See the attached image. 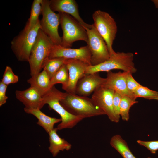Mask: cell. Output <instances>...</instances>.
I'll return each instance as SVG.
<instances>
[{
    "label": "cell",
    "instance_id": "cell-19",
    "mask_svg": "<svg viewBox=\"0 0 158 158\" xmlns=\"http://www.w3.org/2000/svg\"><path fill=\"white\" fill-rule=\"evenodd\" d=\"M31 87L36 89L43 97L51 88L50 79L44 70L27 80Z\"/></svg>",
    "mask_w": 158,
    "mask_h": 158
},
{
    "label": "cell",
    "instance_id": "cell-9",
    "mask_svg": "<svg viewBox=\"0 0 158 158\" xmlns=\"http://www.w3.org/2000/svg\"><path fill=\"white\" fill-rule=\"evenodd\" d=\"M62 97L61 93L54 91L49 93L45 100L46 104H48L49 109L54 110L61 117V121L56 127L58 130L72 128L84 118L82 117L73 115L65 109L60 103Z\"/></svg>",
    "mask_w": 158,
    "mask_h": 158
},
{
    "label": "cell",
    "instance_id": "cell-30",
    "mask_svg": "<svg viewBox=\"0 0 158 158\" xmlns=\"http://www.w3.org/2000/svg\"><path fill=\"white\" fill-rule=\"evenodd\" d=\"M8 86L4 84L1 81L0 82V106L5 104L8 98L6 95Z\"/></svg>",
    "mask_w": 158,
    "mask_h": 158
},
{
    "label": "cell",
    "instance_id": "cell-5",
    "mask_svg": "<svg viewBox=\"0 0 158 158\" xmlns=\"http://www.w3.org/2000/svg\"><path fill=\"white\" fill-rule=\"evenodd\" d=\"M61 27L63 31L61 45L70 47L73 42L79 40L88 41L87 31L74 18L64 13H60Z\"/></svg>",
    "mask_w": 158,
    "mask_h": 158
},
{
    "label": "cell",
    "instance_id": "cell-11",
    "mask_svg": "<svg viewBox=\"0 0 158 158\" xmlns=\"http://www.w3.org/2000/svg\"><path fill=\"white\" fill-rule=\"evenodd\" d=\"M114 92L100 86L94 92L91 99L95 105L107 115L111 122L117 123L119 120L114 113L113 99Z\"/></svg>",
    "mask_w": 158,
    "mask_h": 158
},
{
    "label": "cell",
    "instance_id": "cell-20",
    "mask_svg": "<svg viewBox=\"0 0 158 158\" xmlns=\"http://www.w3.org/2000/svg\"><path fill=\"white\" fill-rule=\"evenodd\" d=\"M110 143L123 158H136L129 149L127 142L120 135L117 134L113 136Z\"/></svg>",
    "mask_w": 158,
    "mask_h": 158
},
{
    "label": "cell",
    "instance_id": "cell-18",
    "mask_svg": "<svg viewBox=\"0 0 158 158\" xmlns=\"http://www.w3.org/2000/svg\"><path fill=\"white\" fill-rule=\"evenodd\" d=\"M58 130L57 128H54L48 133L49 142L48 149L54 157L56 156L61 151L69 150L72 147L70 143L58 135Z\"/></svg>",
    "mask_w": 158,
    "mask_h": 158
},
{
    "label": "cell",
    "instance_id": "cell-28",
    "mask_svg": "<svg viewBox=\"0 0 158 158\" xmlns=\"http://www.w3.org/2000/svg\"><path fill=\"white\" fill-rule=\"evenodd\" d=\"M137 142L140 145L145 147L152 154H155L158 150V140L145 141L138 140Z\"/></svg>",
    "mask_w": 158,
    "mask_h": 158
},
{
    "label": "cell",
    "instance_id": "cell-22",
    "mask_svg": "<svg viewBox=\"0 0 158 158\" xmlns=\"http://www.w3.org/2000/svg\"><path fill=\"white\" fill-rule=\"evenodd\" d=\"M42 0H34L31 6L30 16L25 27L31 28L40 21L39 18L42 12Z\"/></svg>",
    "mask_w": 158,
    "mask_h": 158
},
{
    "label": "cell",
    "instance_id": "cell-13",
    "mask_svg": "<svg viewBox=\"0 0 158 158\" xmlns=\"http://www.w3.org/2000/svg\"><path fill=\"white\" fill-rule=\"evenodd\" d=\"M126 72H107V77L101 86L104 88L113 90L122 96L136 99L134 95L130 93L127 88L126 79Z\"/></svg>",
    "mask_w": 158,
    "mask_h": 158
},
{
    "label": "cell",
    "instance_id": "cell-27",
    "mask_svg": "<svg viewBox=\"0 0 158 158\" xmlns=\"http://www.w3.org/2000/svg\"><path fill=\"white\" fill-rule=\"evenodd\" d=\"M132 74L130 72H126V79L128 90L130 93L134 95V92L141 85L134 79Z\"/></svg>",
    "mask_w": 158,
    "mask_h": 158
},
{
    "label": "cell",
    "instance_id": "cell-14",
    "mask_svg": "<svg viewBox=\"0 0 158 158\" xmlns=\"http://www.w3.org/2000/svg\"><path fill=\"white\" fill-rule=\"evenodd\" d=\"M105 78L101 77L98 73L86 74L78 81L75 93L85 97L89 96L104 83Z\"/></svg>",
    "mask_w": 158,
    "mask_h": 158
},
{
    "label": "cell",
    "instance_id": "cell-17",
    "mask_svg": "<svg viewBox=\"0 0 158 158\" xmlns=\"http://www.w3.org/2000/svg\"><path fill=\"white\" fill-rule=\"evenodd\" d=\"M24 111L31 114L38 119L36 123L41 126L48 134L54 128V125L61 121V118H57L48 116L41 111L40 109H28L25 108Z\"/></svg>",
    "mask_w": 158,
    "mask_h": 158
},
{
    "label": "cell",
    "instance_id": "cell-6",
    "mask_svg": "<svg viewBox=\"0 0 158 158\" xmlns=\"http://www.w3.org/2000/svg\"><path fill=\"white\" fill-rule=\"evenodd\" d=\"M94 26L105 41L110 55L115 51L112 45L117 31L116 23L108 13L100 10L95 11L92 15Z\"/></svg>",
    "mask_w": 158,
    "mask_h": 158
},
{
    "label": "cell",
    "instance_id": "cell-21",
    "mask_svg": "<svg viewBox=\"0 0 158 158\" xmlns=\"http://www.w3.org/2000/svg\"><path fill=\"white\" fill-rule=\"evenodd\" d=\"M65 59L61 58H48L44 62L42 69L46 72L50 79L64 64Z\"/></svg>",
    "mask_w": 158,
    "mask_h": 158
},
{
    "label": "cell",
    "instance_id": "cell-15",
    "mask_svg": "<svg viewBox=\"0 0 158 158\" xmlns=\"http://www.w3.org/2000/svg\"><path fill=\"white\" fill-rule=\"evenodd\" d=\"M51 8L54 12L71 15L84 28H90L92 25L85 23L80 16L78 5L74 0H51L49 1Z\"/></svg>",
    "mask_w": 158,
    "mask_h": 158
},
{
    "label": "cell",
    "instance_id": "cell-4",
    "mask_svg": "<svg viewBox=\"0 0 158 158\" xmlns=\"http://www.w3.org/2000/svg\"><path fill=\"white\" fill-rule=\"evenodd\" d=\"M54 44L40 29L28 62L31 77L37 75L41 72L43 63L49 58L51 48Z\"/></svg>",
    "mask_w": 158,
    "mask_h": 158
},
{
    "label": "cell",
    "instance_id": "cell-25",
    "mask_svg": "<svg viewBox=\"0 0 158 158\" xmlns=\"http://www.w3.org/2000/svg\"><path fill=\"white\" fill-rule=\"evenodd\" d=\"M134 95L136 99L142 97L150 100H158V92L151 90L142 85L137 89Z\"/></svg>",
    "mask_w": 158,
    "mask_h": 158
},
{
    "label": "cell",
    "instance_id": "cell-24",
    "mask_svg": "<svg viewBox=\"0 0 158 158\" xmlns=\"http://www.w3.org/2000/svg\"><path fill=\"white\" fill-rule=\"evenodd\" d=\"M138 102L135 99L126 96H122L120 106V115L123 120L126 121L129 120L130 109Z\"/></svg>",
    "mask_w": 158,
    "mask_h": 158
},
{
    "label": "cell",
    "instance_id": "cell-26",
    "mask_svg": "<svg viewBox=\"0 0 158 158\" xmlns=\"http://www.w3.org/2000/svg\"><path fill=\"white\" fill-rule=\"evenodd\" d=\"M18 80V76L14 73L11 68L8 66H6L1 81L8 86L10 84L17 83Z\"/></svg>",
    "mask_w": 158,
    "mask_h": 158
},
{
    "label": "cell",
    "instance_id": "cell-1",
    "mask_svg": "<svg viewBox=\"0 0 158 158\" xmlns=\"http://www.w3.org/2000/svg\"><path fill=\"white\" fill-rule=\"evenodd\" d=\"M60 103L71 114L84 118L105 115L95 105L91 98L87 97L66 92Z\"/></svg>",
    "mask_w": 158,
    "mask_h": 158
},
{
    "label": "cell",
    "instance_id": "cell-2",
    "mask_svg": "<svg viewBox=\"0 0 158 158\" xmlns=\"http://www.w3.org/2000/svg\"><path fill=\"white\" fill-rule=\"evenodd\" d=\"M40 21L31 28L25 27L11 41V49L19 61L28 62L32 49L41 28Z\"/></svg>",
    "mask_w": 158,
    "mask_h": 158
},
{
    "label": "cell",
    "instance_id": "cell-8",
    "mask_svg": "<svg viewBox=\"0 0 158 158\" xmlns=\"http://www.w3.org/2000/svg\"><path fill=\"white\" fill-rule=\"evenodd\" d=\"M85 29L88 36L87 43L91 54V65H98L108 60L110 57L108 47L94 24Z\"/></svg>",
    "mask_w": 158,
    "mask_h": 158
},
{
    "label": "cell",
    "instance_id": "cell-31",
    "mask_svg": "<svg viewBox=\"0 0 158 158\" xmlns=\"http://www.w3.org/2000/svg\"><path fill=\"white\" fill-rule=\"evenodd\" d=\"M151 1L154 4L156 8L158 9V0H152Z\"/></svg>",
    "mask_w": 158,
    "mask_h": 158
},
{
    "label": "cell",
    "instance_id": "cell-7",
    "mask_svg": "<svg viewBox=\"0 0 158 158\" xmlns=\"http://www.w3.org/2000/svg\"><path fill=\"white\" fill-rule=\"evenodd\" d=\"M49 1L42 0V18L40 21L41 30L49 38L54 44L61 45V37L58 32L60 23V14L56 13L50 8Z\"/></svg>",
    "mask_w": 158,
    "mask_h": 158
},
{
    "label": "cell",
    "instance_id": "cell-32",
    "mask_svg": "<svg viewBox=\"0 0 158 158\" xmlns=\"http://www.w3.org/2000/svg\"><path fill=\"white\" fill-rule=\"evenodd\" d=\"M147 158H151L150 157H148Z\"/></svg>",
    "mask_w": 158,
    "mask_h": 158
},
{
    "label": "cell",
    "instance_id": "cell-16",
    "mask_svg": "<svg viewBox=\"0 0 158 158\" xmlns=\"http://www.w3.org/2000/svg\"><path fill=\"white\" fill-rule=\"evenodd\" d=\"M16 98L25 106V108L40 109L44 105L43 98L39 92L31 87L23 90L15 91Z\"/></svg>",
    "mask_w": 158,
    "mask_h": 158
},
{
    "label": "cell",
    "instance_id": "cell-3",
    "mask_svg": "<svg viewBox=\"0 0 158 158\" xmlns=\"http://www.w3.org/2000/svg\"><path fill=\"white\" fill-rule=\"evenodd\" d=\"M134 55L131 52H115L106 61L98 65H89L86 74L108 72L113 69H120L123 71L135 73L137 71L133 61Z\"/></svg>",
    "mask_w": 158,
    "mask_h": 158
},
{
    "label": "cell",
    "instance_id": "cell-29",
    "mask_svg": "<svg viewBox=\"0 0 158 158\" xmlns=\"http://www.w3.org/2000/svg\"><path fill=\"white\" fill-rule=\"evenodd\" d=\"M122 95L120 94L114 92L113 99L114 110L115 114L118 119H120V106Z\"/></svg>",
    "mask_w": 158,
    "mask_h": 158
},
{
    "label": "cell",
    "instance_id": "cell-10",
    "mask_svg": "<svg viewBox=\"0 0 158 158\" xmlns=\"http://www.w3.org/2000/svg\"><path fill=\"white\" fill-rule=\"evenodd\" d=\"M91 53L87 45L78 49H72L54 44L49 58H61L77 60L91 65Z\"/></svg>",
    "mask_w": 158,
    "mask_h": 158
},
{
    "label": "cell",
    "instance_id": "cell-23",
    "mask_svg": "<svg viewBox=\"0 0 158 158\" xmlns=\"http://www.w3.org/2000/svg\"><path fill=\"white\" fill-rule=\"evenodd\" d=\"M69 79L68 70L66 65L64 64L50 79L51 87L55 84L60 83L62 87L67 84Z\"/></svg>",
    "mask_w": 158,
    "mask_h": 158
},
{
    "label": "cell",
    "instance_id": "cell-12",
    "mask_svg": "<svg viewBox=\"0 0 158 158\" xmlns=\"http://www.w3.org/2000/svg\"><path fill=\"white\" fill-rule=\"evenodd\" d=\"M64 64L68 70L69 79L67 84L62 88L67 93L75 94L77 84L85 74L87 68L89 65L80 60L68 59H65Z\"/></svg>",
    "mask_w": 158,
    "mask_h": 158
}]
</instances>
